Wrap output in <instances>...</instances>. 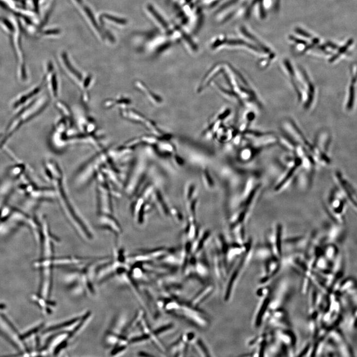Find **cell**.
Segmentation results:
<instances>
[{"instance_id":"cell-1","label":"cell","mask_w":357,"mask_h":357,"mask_svg":"<svg viewBox=\"0 0 357 357\" xmlns=\"http://www.w3.org/2000/svg\"><path fill=\"white\" fill-rule=\"evenodd\" d=\"M44 169L48 181L55 192L56 201L65 218L82 239L86 242L91 241L94 238L93 229L74 205L69 194L62 168L52 160L45 161Z\"/></svg>"},{"instance_id":"cell-2","label":"cell","mask_w":357,"mask_h":357,"mask_svg":"<svg viewBox=\"0 0 357 357\" xmlns=\"http://www.w3.org/2000/svg\"><path fill=\"white\" fill-rule=\"evenodd\" d=\"M286 76L297 95L299 103L305 110L311 109L315 103L316 92L307 72L301 66H297Z\"/></svg>"},{"instance_id":"cell-3","label":"cell","mask_w":357,"mask_h":357,"mask_svg":"<svg viewBox=\"0 0 357 357\" xmlns=\"http://www.w3.org/2000/svg\"><path fill=\"white\" fill-rule=\"evenodd\" d=\"M175 4H177L175 12L178 20L192 33H196L202 19L198 0H179Z\"/></svg>"},{"instance_id":"cell-4","label":"cell","mask_w":357,"mask_h":357,"mask_svg":"<svg viewBox=\"0 0 357 357\" xmlns=\"http://www.w3.org/2000/svg\"><path fill=\"white\" fill-rule=\"evenodd\" d=\"M357 102V65L351 68L349 78L346 90L344 108L347 113L355 110Z\"/></svg>"},{"instance_id":"cell-5","label":"cell","mask_w":357,"mask_h":357,"mask_svg":"<svg viewBox=\"0 0 357 357\" xmlns=\"http://www.w3.org/2000/svg\"><path fill=\"white\" fill-rule=\"evenodd\" d=\"M331 136L329 132L322 130L318 132L314 141L312 156L315 161L326 162L329 160L327 152L331 142Z\"/></svg>"},{"instance_id":"cell-6","label":"cell","mask_w":357,"mask_h":357,"mask_svg":"<svg viewBox=\"0 0 357 357\" xmlns=\"http://www.w3.org/2000/svg\"><path fill=\"white\" fill-rule=\"evenodd\" d=\"M284 132L296 143L303 146L312 155L313 145L305 138L296 123L291 119H285L282 123Z\"/></svg>"},{"instance_id":"cell-7","label":"cell","mask_w":357,"mask_h":357,"mask_svg":"<svg viewBox=\"0 0 357 357\" xmlns=\"http://www.w3.org/2000/svg\"><path fill=\"white\" fill-rule=\"evenodd\" d=\"M262 148L247 143L243 147L240 152V159L243 162L250 161L259 155Z\"/></svg>"},{"instance_id":"cell-8","label":"cell","mask_w":357,"mask_h":357,"mask_svg":"<svg viewBox=\"0 0 357 357\" xmlns=\"http://www.w3.org/2000/svg\"><path fill=\"white\" fill-rule=\"evenodd\" d=\"M256 115L254 111L250 110L246 112L242 118V121L239 127V131L243 134L248 130L249 127L255 119Z\"/></svg>"},{"instance_id":"cell-9","label":"cell","mask_w":357,"mask_h":357,"mask_svg":"<svg viewBox=\"0 0 357 357\" xmlns=\"http://www.w3.org/2000/svg\"><path fill=\"white\" fill-rule=\"evenodd\" d=\"M213 288L210 286L203 291H201L199 294L197 295L192 300L191 305L194 307H197L199 304L202 303L212 292Z\"/></svg>"},{"instance_id":"cell-10","label":"cell","mask_w":357,"mask_h":357,"mask_svg":"<svg viewBox=\"0 0 357 357\" xmlns=\"http://www.w3.org/2000/svg\"><path fill=\"white\" fill-rule=\"evenodd\" d=\"M195 349L202 356H210V352L203 342L200 339H196L195 338L191 341Z\"/></svg>"},{"instance_id":"cell-11","label":"cell","mask_w":357,"mask_h":357,"mask_svg":"<svg viewBox=\"0 0 357 357\" xmlns=\"http://www.w3.org/2000/svg\"><path fill=\"white\" fill-rule=\"evenodd\" d=\"M105 17L108 19H110L112 21H115L116 23H120L121 24H125L126 23V21L124 19H121L109 15H106Z\"/></svg>"}]
</instances>
